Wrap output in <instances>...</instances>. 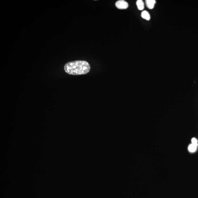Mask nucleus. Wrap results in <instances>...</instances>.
<instances>
[{"label": "nucleus", "instance_id": "f03ea898", "mask_svg": "<svg viewBox=\"0 0 198 198\" xmlns=\"http://www.w3.org/2000/svg\"><path fill=\"white\" fill-rule=\"evenodd\" d=\"M115 6L118 9H126L129 7V4L124 0H119L116 2Z\"/></svg>", "mask_w": 198, "mask_h": 198}, {"label": "nucleus", "instance_id": "f257e3e1", "mask_svg": "<svg viewBox=\"0 0 198 198\" xmlns=\"http://www.w3.org/2000/svg\"><path fill=\"white\" fill-rule=\"evenodd\" d=\"M89 64L85 61H75L69 62L64 66L65 72L73 75L87 74L90 70Z\"/></svg>", "mask_w": 198, "mask_h": 198}, {"label": "nucleus", "instance_id": "0eeeda50", "mask_svg": "<svg viewBox=\"0 0 198 198\" xmlns=\"http://www.w3.org/2000/svg\"><path fill=\"white\" fill-rule=\"evenodd\" d=\"M192 144L198 146V140L196 138H193L192 139Z\"/></svg>", "mask_w": 198, "mask_h": 198}, {"label": "nucleus", "instance_id": "20e7f679", "mask_svg": "<svg viewBox=\"0 0 198 198\" xmlns=\"http://www.w3.org/2000/svg\"><path fill=\"white\" fill-rule=\"evenodd\" d=\"M136 6L137 8L139 10H142L145 7V4L143 1L142 0H138L136 1Z\"/></svg>", "mask_w": 198, "mask_h": 198}, {"label": "nucleus", "instance_id": "7ed1b4c3", "mask_svg": "<svg viewBox=\"0 0 198 198\" xmlns=\"http://www.w3.org/2000/svg\"><path fill=\"white\" fill-rule=\"evenodd\" d=\"M156 1L155 0H145L146 5L149 9H152L154 8Z\"/></svg>", "mask_w": 198, "mask_h": 198}, {"label": "nucleus", "instance_id": "39448f33", "mask_svg": "<svg viewBox=\"0 0 198 198\" xmlns=\"http://www.w3.org/2000/svg\"><path fill=\"white\" fill-rule=\"evenodd\" d=\"M141 16L143 19H145L146 20L149 21L150 20V15L149 12L147 11H143L141 13Z\"/></svg>", "mask_w": 198, "mask_h": 198}, {"label": "nucleus", "instance_id": "423d86ee", "mask_svg": "<svg viewBox=\"0 0 198 198\" xmlns=\"http://www.w3.org/2000/svg\"><path fill=\"white\" fill-rule=\"evenodd\" d=\"M197 147H198V146L196 145H194V144L192 143V144H190V145L189 146L188 148V149L189 151L190 152H195L196 151V150H197Z\"/></svg>", "mask_w": 198, "mask_h": 198}]
</instances>
